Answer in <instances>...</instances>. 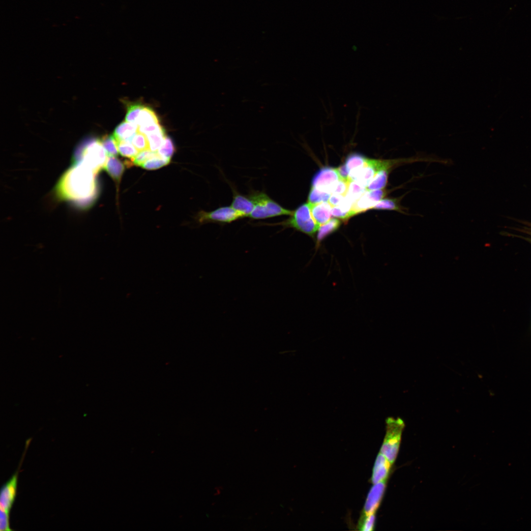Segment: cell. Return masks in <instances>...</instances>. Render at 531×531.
Instances as JSON below:
<instances>
[{
	"instance_id": "cell-28",
	"label": "cell",
	"mask_w": 531,
	"mask_h": 531,
	"mask_svg": "<svg viewBox=\"0 0 531 531\" xmlns=\"http://www.w3.org/2000/svg\"><path fill=\"white\" fill-rule=\"evenodd\" d=\"M375 520V513L362 514L358 524L359 530L363 531H373Z\"/></svg>"
},
{
	"instance_id": "cell-8",
	"label": "cell",
	"mask_w": 531,
	"mask_h": 531,
	"mask_svg": "<svg viewBox=\"0 0 531 531\" xmlns=\"http://www.w3.org/2000/svg\"><path fill=\"white\" fill-rule=\"evenodd\" d=\"M340 179L336 169L329 167H324L314 176L312 180V187L331 193Z\"/></svg>"
},
{
	"instance_id": "cell-7",
	"label": "cell",
	"mask_w": 531,
	"mask_h": 531,
	"mask_svg": "<svg viewBox=\"0 0 531 531\" xmlns=\"http://www.w3.org/2000/svg\"><path fill=\"white\" fill-rule=\"evenodd\" d=\"M243 217H245L242 213L230 206H220L210 211L201 210L198 213L196 219L201 224L215 223L226 224Z\"/></svg>"
},
{
	"instance_id": "cell-25",
	"label": "cell",
	"mask_w": 531,
	"mask_h": 531,
	"mask_svg": "<svg viewBox=\"0 0 531 531\" xmlns=\"http://www.w3.org/2000/svg\"><path fill=\"white\" fill-rule=\"evenodd\" d=\"M170 161V160L161 157L157 153L156 155L143 163L141 167L147 170H155L168 164Z\"/></svg>"
},
{
	"instance_id": "cell-16",
	"label": "cell",
	"mask_w": 531,
	"mask_h": 531,
	"mask_svg": "<svg viewBox=\"0 0 531 531\" xmlns=\"http://www.w3.org/2000/svg\"><path fill=\"white\" fill-rule=\"evenodd\" d=\"M403 197L397 198L382 199L372 209L378 210H395L400 213H406V208L400 203Z\"/></svg>"
},
{
	"instance_id": "cell-20",
	"label": "cell",
	"mask_w": 531,
	"mask_h": 531,
	"mask_svg": "<svg viewBox=\"0 0 531 531\" xmlns=\"http://www.w3.org/2000/svg\"><path fill=\"white\" fill-rule=\"evenodd\" d=\"M367 190L366 187L356 181H350L345 197L354 204Z\"/></svg>"
},
{
	"instance_id": "cell-6",
	"label": "cell",
	"mask_w": 531,
	"mask_h": 531,
	"mask_svg": "<svg viewBox=\"0 0 531 531\" xmlns=\"http://www.w3.org/2000/svg\"><path fill=\"white\" fill-rule=\"evenodd\" d=\"M28 444L26 450L29 446ZM23 458L16 472L10 479L2 486L0 495V530L11 531L9 525V513L16 496L17 486L19 471L20 469Z\"/></svg>"
},
{
	"instance_id": "cell-19",
	"label": "cell",
	"mask_w": 531,
	"mask_h": 531,
	"mask_svg": "<svg viewBox=\"0 0 531 531\" xmlns=\"http://www.w3.org/2000/svg\"><path fill=\"white\" fill-rule=\"evenodd\" d=\"M390 172V170L388 169H383L379 171L366 187L367 190H373L384 188L387 183Z\"/></svg>"
},
{
	"instance_id": "cell-3",
	"label": "cell",
	"mask_w": 531,
	"mask_h": 531,
	"mask_svg": "<svg viewBox=\"0 0 531 531\" xmlns=\"http://www.w3.org/2000/svg\"><path fill=\"white\" fill-rule=\"evenodd\" d=\"M291 216L287 219L274 223L260 222L258 226H282L283 228H291L313 237L318 231L320 226L314 219L311 211L310 204L301 205L293 211Z\"/></svg>"
},
{
	"instance_id": "cell-26",
	"label": "cell",
	"mask_w": 531,
	"mask_h": 531,
	"mask_svg": "<svg viewBox=\"0 0 531 531\" xmlns=\"http://www.w3.org/2000/svg\"><path fill=\"white\" fill-rule=\"evenodd\" d=\"M108 156H117L118 151L117 141L113 136L105 135L101 140Z\"/></svg>"
},
{
	"instance_id": "cell-9",
	"label": "cell",
	"mask_w": 531,
	"mask_h": 531,
	"mask_svg": "<svg viewBox=\"0 0 531 531\" xmlns=\"http://www.w3.org/2000/svg\"><path fill=\"white\" fill-rule=\"evenodd\" d=\"M385 194V191L382 189L367 190L353 205L351 209L353 214L354 215L368 209H372Z\"/></svg>"
},
{
	"instance_id": "cell-32",
	"label": "cell",
	"mask_w": 531,
	"mask_h": 531,
	"mask_svg": "<svg viewBox=\"0 0 531 531\" xmlns=\"http://www.w3.org/2000/svg\"><path fill=\"white\" fill-rule=\"evenodd\" d=\"M163 130H164V129L159 123H156L145 126L138 127V131L145 135H147L154 132L161 131Z\"/></svg>"
},
{
	"instance_id": "cell-21",
	"label": "cell",
	"mask_w": 531,
	"mask_h": 531,
	"mask_svg": "<svg viewBox=\"0 0 531 531\" xmlns=\"http://www.w3.org/2000/svg\"><path fill=\"white\" fill-rule=\"evenodd\" d=\"M148 148L153 152H157L163 144L166 137L165 129L159 132H154L146 135Z\"/></svg>"
},
{
	"instance_id": "cell-36",
	"label": "cell",
	"mask_w": 531,
	"mask_h": 531,
	"mask_svg": "<svg viewBox=\"0 0 531 531\" xmlns=\"http://www.w3.org/2000/svg\"><path fill=\"white\" fill-rule=\"evenodd\" d=\"M341 179L348 180L349 171L345 165H342L336 169Z\"/></svg>"
},
{
	"instance_id": "cell-18",
	"label": "cell",
	"mask_w": 531,
	"mask_h": 531,
	"mask_svg": "<svg viewBox=\"0 0 531 531\" xmlns=\"http://www.w3.org/2000/svg\"><path fill=\"white\" fill-rule=\"evenodd\" d=\"M341 225L339 220L333 218L321 225L318 230L317 236V244L326 236L337 230Z\"/></svg>"
},
{
	"instance_id": "cell-4",
	"label": "cell",
	"mask_w": 531,
	"mask_h": 531,
	"mask_svg": "<svg viewBox=\"0 0 531 531\" xmlns=\"http://www.w3.org/2000/svg\"><path fill=\"white\" fill-rule=\"evenodd\" d=\"M107 159L108 155L101 141L97 139H91L85 142L74 156V163H82L97 174L104 169Z\"/></svg>"
},
{
	"instance_id": "cell-22",
	"label": "cell",
	"mask_w": 531,
	"mask_h": 531,
	"mask_svg": "<svg viewBox=\"0 0 531 531\" xmlns=\"http://www.w3.org/2000/svg\"><path fill=\"white\" fill-rule=\"evenodd\" d=\"M367 158L359 153H352L347 158L345 165L349 171L356 170L363 167L366 163Z\"/></svg>"
},
{
	"instance_id": "cell-12",
	"label": "cell",
	"mask_w": 531,
	"mask_h": 531,
	"mask_svg": "<svg viewBox=\"0 0 531 531\" xmlns=\"http://www.w3.org/2000/svg\"><path fill=\"white\" fill-rule=\"evenodd\" d=\"M233 199L231 206L235 210L242 213L244 217H248L254 209L252 201L247 195L238 192L235 188L231 187Z\"/></svg>"
},
{
	"instance_id": "cell-23",
	"label": "cell",
	"mask_w": 531,
	"mask_h": 531,
	"mask_svg": "<svg viewBox=\"0 0 531 531\" xmlns=\"http://www.w3.org/2000/svg\"><path fill=\"white\" fill-rule=\"evenodd\" d=\"M330 196V193L311 187L308 197V203L311 205H315L322 202H327Z\"/></svg>"
},
{
	"instance_id": "cell-33",
	"label": "cell",
	"mask_w": 531,
	"mask_h": 531,
	"mask_svg": "<svg viewBox=\"0 0 531 531\" xmlns=\"http://www.w3.org/2000/svg\"><path fill=\"white\" fill-rule=\"evenodd\" d=\"M349 182L348 180L339 179L334 187L332 193L340 194L345 196L348 190Z\"/></svg>"
},
{
	"instance_id": "cell-11",
	"label": "cell",
	"mask_w": 531,
	"mask_h": 531,
	"mask_svg": "<svg viewBox=\"0 0 531 531\" xmlns=\"http://www.w3.org/2000/svg\"><path fill=\"white\" fill-rule=\"evenodd\" d=\"M391 463L381 452L378 455L373 469L371 481L376 484L386 480L391 466Z\"/></svg>"
},
{
	"instance_id": "cell-27",
	"label": "cell",
	"mask_w": 531,
	"mask_h": 531,
	"mask_svg": "<svg viewBox=\"0 0 531 531\" xmlns=\"http://www.w3.org/2000/svg\"><path fill=\"white\" fill-rule=\"evenodd\" d=\"M175 150V148L172 139L166 136L164 141L157 151L161 157L170 160Z\"/></svg>"
},
{
	"instance_id": "cell-14",
	"label": "cell",
	"mask_w": 531,
	"mask_h": 531,
	"mask_svg": "<svg viewBox=\"0 0 531 531\" xmlns=\"http://www.w3.org/2000/svg\"><path fill=\"white\" fill-rule=\"evenodd\" d=\"M138 130V126L137 124L124 120L115 128L113 135L117 141H124L131 142Z\"/></svg>"
},
{
	"instance_id": "cell-2",
	"label": "cell",
	"mask_w": 531,
	"mask_h": 531,
	"mask_svg": "<svg viewBox=\"0 0 531 531\" xmlns=\"http://www.w3.org/2000/svg\"><path fill=\"white\" fill-rule=\"evenodd\" d=\"M247 196L254 205L248 216L251 219H265L293 213V211L283 207L264 191L251 190Z\"/></svg>"
},
{
	"instance_id": "cell-31",
	"label": "cell",
	"mask_w": 531,
	"mask_h": 531,
	"mask_svg": "<svg viewBox=\"0 0 531 531\" xmlns=\"http://www.w3.org/2000/svg\"><path fill=\"white\" fill-rule=\"evenodd\" d=\"M157 154V152H153L149 149H147L139 151L134 157L131 158L130 162L134 165L141 166L147 160Z\"/></svg>"
},
{
	"instance_id": "cell-35",
	"label": "cell",
	"mask_w": 531,
	"mask_h": 531,
	"mask_svg": "<svg viewBox=\"0 0 531 531\" xmlns=\"http://www.w3.org/2000/svg\"><path fill=\"white\" fill-rule=\"evenodd\" d=\"M345 197L342 195L333 193L328 200V203L332 207L338 206L344 200Z\"/></svg>"
},
{
	"instance_id": "cell-15",
	"label": "cell",
	"mask_w": 531,
	"mask_h": 531,
	"mask_svg": "<svg viewBox=\"0 0 531 531\" xmlns=\"http://www.w3.org/2000/svg\"><path fill=\"white\" fill-rule=\"evenodd\" d=\"M104 169L114 180L119 184L125 170L122 162L116 156H109Z\"/></svg>"
},
{
	"instance_id": "cell-30",
	"label": "cell",
	"mask_w": 531,
	"mask_h": 531,
	"mask_svg": "<svg viewBox=\"0 0 531 531\" xmlns=\"http://www.w3.org/2000/svg\"><path fill=\"white\" fill-rule=\"evenodd\" d=\"M131 143L139 151L149 149L146 135L138 131L132 138Z\"/></svg>"
},
{
	"instance_id": "cell-13",
	"label": "cell",
	"mask_w": 531,
	"mask_h": 531,
	"mask_svg": "<svg viewBox=\"0 0 531 531\" xmlns=\"http://www.w3.org/2000/svg\"><path fill=\"white\" fill-rule=\"evenodd\" d=\"M310 206L312 215L320 227L329 220L332 206L328 202H322L315 205L310 204Z\"/></svg>"
},
{
	"instance_id": "cell-34",
	"label": "cell",
	"mask_w": 531,
	"mask_h": 531,
	"mask_svg": "<svg viewBox=\"0 0 531 531\" xmlns=\"http://www.w3.org/2000/svg\"><path fill=\"white\" fill-rule=\"evenodd\" d=\"M331 215L335 217L341 219L343 220H348L351 217L354 216L351 210L344 211L338 206H333L331 209Z\"/></svg>"
},
{
	"instance_id": "cell-5",
	"label": "cell",
	"mask_w": 531,
	"mask_h": 531,
	"mask_svg": "<svg viewBox=\"0 0 531 531\" xmlns=\"http://www.w3.org/2000/svg\"><path fill=\"white\" fill-rule=\"evenodd\" d=\"M386 433L380 452L392 465L397 457L405 424L400 418L386 420Z\"/></svg>"
},
{
	"instance_id": "cell-24",
	"label": "cell",
	"mask_w": 531,
	"mask_h": 531,
	"mask_svg": "<svg viewBox=\"0 0 531 531\" xmlns=\"http://www.w3.org/2000/svg\"><path fill=\"white\" fill-rule=\"evenodd\" d=\"M118 151L119 154L125 157L132 158L139 152L129 141H117Z\"/></svg>"
},
{
	"instance_id": "cell-17",
	"label": "cell",
	"mask_w": 531,
	"mask_h": 531,
	"mask_svg": "<svg viewBox=\"0 0 531 531\" xmlns=\"http://www.w3.org/2000/svg\"><path fill=\"white\" fill-rule=\"evenodd\" d=\"M156 123H159V121L154 111L149 107L144 106L138 117L136 124L138 127H142Z\"/></svg>"
},
{
	"instance_id": "cell-10",
	"label": "cell",
	"mask_w": 531,
	"mask_h": 531,
	"mask_svg": "<svg viewBox=\"0 0 531 531\" xmlns=\"http://www.w3.org/2000/svg\"><path fill=\"white\" fill-rule=\"evenodd\" d=\"M385 481L374 484L366 498L362 514L375 513L381 502L385 490Z\"/></svg>"
},
{
	"instance_id": "cell-29",
	"label": "cell",
	"mask_w": 531,
	"mask_h": 531,
	"mask_svg": "<svg viewBox=\"0 0 531 531\" xmlns=\"http://www.w3.org/2000/svg\"><path fill=\"white\" fill-rule=\"evenodd\" d=\"M144 106L139 103L132 104L128 106L125 120L136 123L138 117Z\"/></svg>"
},
{
	"instance_id": "cell-1",
	"label": "cell",
	"mask_w": 531,
	"mask_h": 531,
	"mask_svg": "<svg viewBox=\"0 0 531 531\" xmlns=\"http://www.w3.org/2000/svg\"><path fill=\"white\" fill-rule=\"evenodd\" d=\"M97 174L85 164L74 163L64 173L56 187L62 199L84 204L93 201L97 193Z\"/></svg>"
}]
</instances>
